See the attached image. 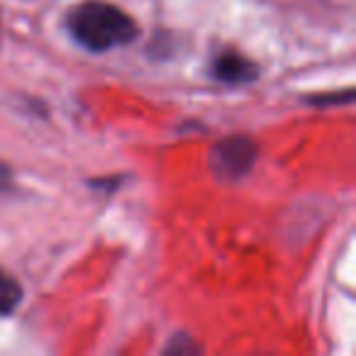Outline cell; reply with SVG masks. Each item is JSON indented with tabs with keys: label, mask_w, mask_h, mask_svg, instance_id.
I'll return each instance as SVG.
<instances>
[{
	"label": "cell",
	"mask_w": 356,
	"mask_h": 356,
	"mask_svg": "<svg viewBox=\"0 0 356 356\" xmlns=\"http://www.w3.org/2000/svg\"><path fill=\"white\" fill-rule=\"evenodd\" d=\"M257 147L252 139L244 137H229L220 142L213 152V171L220 178H239L252 168Z\"/></svg>",
	"instance_id": "2"
},
{
	"label": "cell",
	"mask_w": 356,
	"mask_h": 356,
	"mask_svg": "<svg viewBox=\"0 0 356 356\" xmlns=\"http://www.w3.org/2000/svg\"><path fill=\"white\" fill-rule=\"evenodd\" d=\"M215 76L225 83H249L257 79L259 69L249 59H244L237 51H225L222 56L215 59Z\"/></svg>",
	"instance_id": "3"
},
{
	"label": "cell",
	"mask_w": 356,
	"mask_h": 356,
	"mask_svg": "<svg viewBox=\"0 0 356 356\" xmlns=\"http://www.w3.org/2000/svg\"><path fill=\"white\" fill-rule=\"evenodd\" d=\"M69 30L79 44L93 51H108L122 47L137 37L134 20L120 8L100 0L81 3L69 13Z\"/></svg>",
	"instance_id": "1"
},
{
	"label": "cell",
	"mask_w": 356,
	"mask_h": 356,
	"mask_svg": "<svg viewBox=\"0 0 356 356\" xmlns=\"http://www.w3.org/2000/svg\"><path fill=\"white\" fill-rule=\"evenodd\" d=\"M22 298V288L10 273L0 271V315H8L17 307Z\"/></svg>",
	"instance_id": "4"
}]
</instances>
